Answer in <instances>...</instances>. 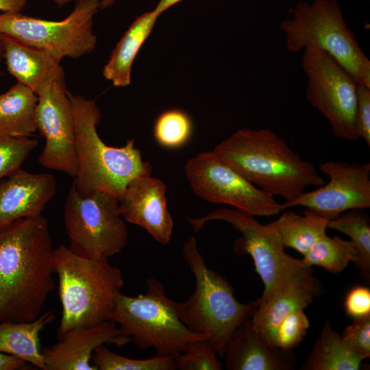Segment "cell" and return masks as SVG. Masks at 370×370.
<instances>
[{"label": "cell", "mask_w": 370, "mask_h": 370, "mask_svg": "<svg viewBox=\"0 0 370 370\" xmlns=\"http://www.w3.org/2000/svg\"><path fill=\"white\" fill-rule=\"evenodd\" d=\"M301 66L306 77L308 102L327 119L336 137L358 141L356 79L331 56L317 47L304 49Z\"/></svg>", "instance_id": "obj_10"}, {"label": "cell", "mask_w": 370, "mask_h": 370, "mask_svg": "<svg viewBox=\"0 0 370 370\" xmlns=\"http://www.w3.org/2000/svg\"><path fill=\"white\" fill-rule=\"evenodd\" d=\"M193 123L187 113L179 109L162 112L156 119L153 136L163 147L174 149L184 145L190 138Z\"/></svg>", "instance_id": "obj_29"}, {"label": "cell", "mask_w": 370, "mask_h": 370, "mask_svg": "<svg viewBox=\"0 0 370 370\" xmlns=\"http://www.w3.org/2000/svg\"><path fill=\"white\" fill-rule=\"evenodd\" d=\"M362 359L346 345L342 336L327 322L303 369L307 370H358Z\"/></svg>", "instance_id": "obj_25"}, {"label": "cell", "mask_w": 370, "mask_h": 370, "mask_svg": "<svg viewBox=\"0 0 370 370\" xmlns=\"http://www.w3.org/2000/svg\"><path fill=\"white\" fill-rule=\"evenodd\" d=\"M63 219L69 248L88 258H109L119 254L127 243L125 220L119 199L108 193H80L73 184L64 207Z\"/></svg>", "instance_id": "obj_8"}, {"label": "cell", "mask_w": 370, "mask_h": 370, "mask_svg": "<svg viewBox=\"0 0 370 370\" xmlns=\"http://www.w3.org/2000/svg\"><path fill=\"white\" fill-rule=\"evenodd\" d=\"M53 263L62 306L57 337L77 326L110 320L124 285L120 269L108 258H84L65 245L54 249Z\"/></svg>", "instance_id": "obj_4"}, {"label": "cell", "mask_w": 370, "mask_h": 370, "mask_svg": "<svg viewBox=\"0 0 370 370\" xmlns=\"http://www.w3.org/2000/svg\"><path fill=\"white\" fill-rule=\"evenodd\" d=\"M3 38L2 34L0 32V62L3 58ZM1 73L0 72V77L1 76Z\"/></svg>", "instance_id": "obj_40"}, {"label": "cell", "mask_w": 370, "mask_h": 370, "mask_svg": "<svg viewBox=\"0 0 370 370\" xmlns=\"http://www.w3.org/2000/svg\"><path fill=\"white\" fill-rule=\"evenodd\" d=\"M327 228L337 230L351 238L355 249L354 263L367 278L370 271V219L365 209L346 211L329 220Z\"/></svg>", "instance_id": "obj_26"}, {"label": "cell", "mask_w": 370, "mask_h": 370, "mask_svg": "<svg viewBox=\"0 0 370 370\" xmlns=\"http://www.w3.org/2000/svg\"><path fill=\"white\" fill-rule=\"evenodd\" d=\"M207 339L196 340L175 356L176 367L180 370H221L222 363Z\"/></svg>", "instance_id": "obj_31"}, {"label": "cell", "mask_w": 370, "mask_h": 370, "mask_svg": "<svg viewBox=\"0 0 370 370\" xmlns=\"http://www.w3.org/2000/svg\"><path fill=\"white\" fill-rule=\"evenodd\" d=\"M319 291L311 267L298 260L267 295L254 301L250 320L254 330L269 347L278 349L275 337L280 322L292 312L307 307Z\"/></svg>", "instance_id": "obj_15"}, {"label": "cell", "mask_w": 370, "mask_h": 370, "mask_svg": "<svg viewBox=\"0 0 370 370\" xmlns=\"http://www.w3.org/2000/svg\"><path fill=\"white\" fill-rule=\"evenodd\" d=\"M184 172L195 194L207 201L226 204L252 217H271L283 210L274 196L253 184L213 151L190 158Z\"/></svg>", "instance_id": "obj_11"}, {"label": "cell", "mask_w": 370, "mask_h": 370, "mask_svg": "<svg viewBox=\"0 0 370 370\" xmlns=\"http://www.w3.org/2000/svg\"><path fill=\"white\" fill-rule=\"evenodd\" d=\"M175 356L133 359L112 352L103 344L96 347L91 361L97 370H175Z\"/></svg>", "instance_id": "obj_28"}, {"label": "cell", "mask_w": 370, "mask_h": 370, "mask_svg": "<svg viewBox=\"0 0 370 370\" xmlns=\"http://www.w3.org/2000/svg\"><path fill=\"white\" fill-rule=\"evenodd\" d=\"M166 191V185L160 179L143 175L127 184L119 200L123 219L143 227L162 245L169 243L173 227Z\"/></svg>", "instance_id": "obj_16"}, {"label": "cell", "mask_w": 370, "mask_h": 370, "mask_svg": "<svg viewBox=\"0 0 370 370\" xmlns=\"http://www.w3.org/2000/svg\"><path fill=\"white\" fill-rule=\"evenodd\" d=\"M320 170L329 177L327 184L282 204V209L301 206L331 220L354 209L370 208V163L326 161Z\"/></svg>", "instance_id": "obj_14"}, {"label": "cell", "mask_w": 370, "mask_h": 370, "mask_svg": "<svg viewBox=\"0 0 370 370\" xmlns=\"http://www.w3.org/2000/svg\"><path fill=\"white\" fill-rule=\"evenodd\" d=\"M328 220L306 209L304 215L293 210L284 212L269 223L279 234L285 247L293 248L302 255L325 234Z\"/></svg>", "instance_id": "obj_24"}, {"label": "cell", "mask_w": 370, "mask_h": 370, "mask_svg": "<svg viewBox=\"0 0 370 370\" xmlns=\"http://www.w3.org/2000/svg\"><path fill=\"white\" fill-rule=\"evenodd\" d=\"M357 132L370 147V86L358 83L356 114Z\"/></svg>", "instance_id": "obj_34"}, {"label": "cell", "mask_w": 370, "mask_h": 370, "mask_svg": "<svg viewBox=\"0 0 370 370\" xmlns=\"http://www.w3.org/2000/svg\"><path fill=\"white\" fill-rule=\"evenodd\" d=\"M302 263L308 267L320 266L328 271L336 273L347 267L349 262L356 259V252L351 241L338 236L321 237L303 255Z\"/></svg>", "instance_id": "obj_27"}, {"label": "cell", "mask_w": 370, "mask_h": 370, "mask_svg": "<svg viewBox=\"0 0 370 370\" xmlns=\"http://www.w3.org/2000/svg\"><path fill=\"white\" fill-rule=\"evenodd\" d=\"M213 151L253 184L284 202L297 198L307 186L325 184L312 162L269 129H238Z\"/></svg>", "instance_id": "obj_2"}, {"label": "cell", "mask_w": 370, "mask_h": 370, "mask_svg": "<svg viewBox=\"0 0 370 370\" xmlns=\"http://www.w3.org/2000/svg\"><path fill=\"white\" fill-rule=\"evenodd\" d=\"M26 362L15 356L0 353V370H16L23 369Z\"/></svg>", "instance_id": "obj_36"}, {"label": "cell", "mask_w": 370, "mask_h": 370, "mask_svg": "<svg viewBox=\"0 0 370 370\" xmlns=\"http://www.w3.org/2000/svg\"><path fill=\"white\" fill-rule=\"evenodd\" d=\"M345 310L351 317L360 319L370 315V290L363 286H354L347 294Z\"/></svg>", "instance_id": "obj_35"}, {"label": "cell", "mask_w": 370, "mask_h": 370, "mask_svg": "<svg viewBox=\"0 0 370 370\" xmlns=\"http://www.w3.org/2000/svg\"><path fill=\"white\" fill-rule=\"evenodd\" d=\"M55 318L52 312H46L28 322H0V353L15 356L38 369L47 370L40 349L39 335Z\"/></svg>", "instance_id": "obj_22"}, {"label": "cell", "mask_w": 370, "mask_h": 370, "mask_svg": "<svg viewBox=\"0 0 370 370\" xmlns=\"http://www.w3.org/2000/svg\"><path fill=\"white\" fill-rule=\"evenodd\" d=\"M58 338L42 350L47 370H97L91 361L96 347L103 344L121 347L132 342L112 320L73 328Z\"/></svg>", "instance_id": "obj_17"}, {"label": "cell", "mask_w": 370, "mask_h": 370, "mask_svg": "<svg viewBox=\"0 0 370 370\" xmlns=\"http://www.w3.org/2000/svg\"><path fill=\"white\" fill-rule=\"evenodd\" d=\"M293 18L280 25L292 53L317 47L331 56L357 82L370 86V60L343 18L336 0L299 2Z\"/></svg>", "instance_id": "obj_7"}, {"label": "cell", "mask_w": 370, "mask_h": 370, "mask_svg": "<svg viewBox=\"0 0 370 370\" xmlns=\"http://www.w3.org/2000/svg\"><path fill=\"white\" fill-rule=\"evenodd\" d=\"M159 16L153 10L138 16L116 43L103 69L114 86L130 84L132 64Z\"/></svg>", "instance_id": "obj_21"}, {"label": "cell", "mask_w": 370, "mask_h": 370, "mask_svg": "<svg viewBox=\"0 0 370 370\" xmlns=\"http://www.w3.org/2000/svg\"><path fill=\"white\" fill-rule=\"evenodd\" d=\"M182 254L195 277V287L186 301H175L177 314L190 331L206 336L223 357L231 335L252 314L256 305L236 299L230 282L207 267L195 237L184 243Z\"/></svg>", "instance_id": "obj_5"}, {"label": "cell", "mask_w": 370, "mask_h": 370, "mask_svg": "<svg viewBox=\"0 0 370 370\" xmlns=\"http://www.w3.org/2000/svg\"><path fill=\"white\" fill-rule=\"evenodd\" d=\"M53 1L56 5L59 6H62L70 2H72L73 1H84V0H53ZM98 1L99 2L100 8L106 9L112 5L116 0H98Z\"/></svg>", "instance_id": "obj_39"}, {"label": "cell", "mask_w": 370, "mask_h": 370, "mask_svg": "<svg viewBox=\"0 0 370 370\" xmlns=\"http://www.w3.org/2000/svg\"><path fill=\"white\" fill-rule=\"evenodd\" d=\"M3 58L8 71L17 82L36 94L54 80L64 79L60 60L40 49L3 34Z\"/></svg>", "instance_id": "obj_20"}, {"label": "cell", "mask_w": 370, "mask_h": 370, "mask_svg": "<svg viewBox=\"0 0 370 370\" xmlns=\"http://www.w3.org/2000/svg\"><path fill=\"white\" fill-rule=\"evenodd\" d=\"M54 247L42 215L0 228V322L38 318L55 289Z\"/></svg>", "instance_id": "obj_1"}, {"label": "cell", "mask_w": 370, "mask_h": 370, "mask_svg": "<svg viewBox=\"0 0 370 370\" xmlns=\"http://www.w3.org/2000/svg\"><path fill=\"white\" fill-rule=\"evenodd\" d=\"M74 122L77 169L73 184L83 195L101 191L119 200L134 178L151 175V165L143 159L134 139L120 147L108 146L97 130L100 110L91 99L68 92Z\"/></svg>", "instance_id": "obj_3"}, {"label": "cell", "mask_w": 370, "mask_h": 370, "mask_svg": "<svg viewBox=\"0 0 370 370\" xmlns=\"http://www.w3.org/2000/svg\"><path fill=\"white\" fill-rule=\"evenodd\" d=\"M308 319L304 309H297L288 314L279 324L275 337L278 349L290 352L303 340L309 328Z\"/></svg>", "instance_id": "obj_32"}, {"label": "cell", "mask_w": 370, "mask_h": 370, "mask_svg": "<svg viewBox=\"0 0 370 370\" xmlns=\"http://www.w3.org/2000/svg\"><path fill=\"white\" fill-rule=\"evenodd\" d=\"M37 95L17 82L0 94V130L14 136H32L37 131Z\"/></svg>", "instance_id": "obj_23"}, {"label": "cell", "mask_w": 370, "mask_h": 370, "mask_svg": "<svg viewBox=\"0 0 370 370\" xmlns=\"http://www.w3.org/2000/svg\"><path fill=\"white\" fill-rule=\"evenodd\" d=\"M341 336L351 350L362 360L370 356V315L354 319Z\"/></svg>", "instance_id": "obj_33"}, {"label": "cell", "mask_w": 370, "mask_h": 370, "mask_svg": "<svg viewBox=\"0 0 370 370\" xmlns=\"http://www.w3.org/2000/svg\"><path fill=\"white\" fill-rule=\"evenodd\" d=\"M145 294L128 296L119 294L110 320L136 345L153 348L158 356H177L193 341L208 339L190 331L180 319L175 301L166 295L164 285L153 278L146 281Z\"/></svg>", "instance_id": "obj_6"}, {"label": "cell", "mask_w": 370, "mask_h": 370, "mask_svg": "<svg viewBox=\"0 0 370 370\" xmlns=\"http://www.w3.org/2000/svg\"><path fill=\"white\" fill-rule=\"evenodd\" d=\"M38 144L32 136H14L0 130V180L20 169Z\"/></svg>", "instance_id": "obj_30"}, {"label": "cell", "mask_w": 370, "mask_h": 370, "mask_svg": "<svg viewBox=\"0 0 370 370\" xmlns=\"http://www.w3.org/2000/svg\"><path fill=\"white\" fill-rule=\"evenodd\" d=\"M36 95V125L45 138L38 162L47 169L75 177L77 164L74 122L65 79L51 82Z\"/></svg>", "instance_id": "obj_13"}, {"label": "cell", "mask_w": 370, "mask_h": 370, "mask_svg": "<svg viewBox=\"0 0 370 370\" xmlns=\"http://www.w3.org/2000/svg\"><path fill=\"white\" fill-rule=\"evenodd\" d=\"M183 0H160L156 6L153 9L158 15L162 14L173 5Z\"/></svg>", "instance_id": "obj_38"}, {"label": "cell", "mask_w": 370, "mask_h": 370, "mask_svg": "<svg viewBox=\"0 0 370 370\" xmlns=\"http://www.w3.org/2000/svg\"><path fill=\"white\" fill-rule=\"evenodd\" d=\"M213 220L225 221L241 233L242 236L235 241L234 251L251 256L264 285L260 297L267 295L298 260L286 254L279 234L270 223L262 225L254 217L236 209L220 208L201 218H188L195 232Z\"/></svg>", "instance_id": "obj_12"}, {"label": "cell", "mask_w": 370, "mask_h": 370, "mask_svg": "<svg viewBox=\"0 0 370 370\" xmlns=\"http://www.w3.org/2000/svg\"><path fill=\"white\" fill-rule=\"evenodd\" d=\"M28 0H0V11L2 12H22Z\"/></svg>", "instance_id": "obj_37"}, {"label": "cell", "mask_w": 370, "mask_h": 370, "mask_svg": "<svg viewBox=\"0 0 370 370\" xmlns=\"http://www.w3.org/2000/svg\"><path fill=\"white\" fill-rule=\"evenodd\" d=\"M50 173H33L21 168L0 180V228L23 218L41 215L56 192Z\"/></svg>", "instance_id": "obj_18"}, {"label": "cell", "mask_w": 370, "mask_h": 370, "mask_svg": "<svg viewBox=\"0 0 370 370\" xmlns=\"http://www.w3.org/2000/svg\"><path fill=\"white\" fill-rule=\"evenodd\" d=\"M223 356L230 370H286L293 364L289 352L269 347L248 318L231 335Z\"/></svg>", "instance_id": "obj_19"}, {"label": "cell", "mask_w": 370, "mask_h": 370, "mask_svg": "<svg viewBox=\"0 0 370 370\" xmlns=\"http://www.w3.org/2000/svg\"><path fill=\"white\" fill-rule=\"evenodd\" d=\"M100 8L98 0L76 1L73 10L60 21H50L23 14H0V32L40 49L60 61L77 59L96 47L93 18Z\"/></svg>", "instance_id": "obj_9"}]
</instances>
